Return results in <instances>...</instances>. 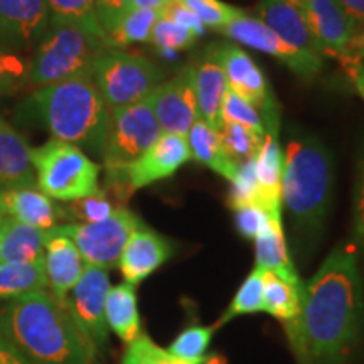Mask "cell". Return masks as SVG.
Returning <instances> with one entry per match:
<instances>
[{"label": "cell", "instance_id": "obj_1", "mask_svg": "<svg viewBox=\"0 0 364 364\" xmlns=\"http://www.w3.org/2000/svg\"><path fill=\"white\" fill-rule=\"evenodd\" d=\"M363 318L358 252L341 245L304 284L299 316L285 329L302 364H341L356 344Z\"/></svg>", "mask_w": 364, "mask_h": 364}, {"label": "cell", "instance_id": "obj_2", "mask_svg": "<svg viewBox=\"0 0 364 364\" xmlns=\"http://www.w3.org/2000/svg\"><path fill=\"white\" fill-rule=\"evenodd\" d=\"M0 331L34 364H91L95 358L65 302L46 290L14 300L0 314Z\"/></svg>", "mask_w": 364, "mask_h": 364}, {"label": "cell", "instance_id": "obj_3", "mask_svg": "<svg viewBox=\"0 0 364 364\" xmlns=\"http://www.w3.org/2000/svg\"><path fill=\"white\" fill-rule=\"evenodd\" d=\"M334 199V161L314 135L295 134L284 150L282 204L299 240L321 236Z\"/></svg>", "mask_w": 364, "mask_h": 364}, {"label": "cell", "instance_id": "obj_4", "mask_svg": "<svg viewBox=\"0 0 364 364\" xmlns=\"http://www.w3.org/2000/svg\"><path fill=\"white\" fill-rule=\"evenodd\" d=\"M31 105L53 139L102 157L110 108L93 76L80 75L39 88Z\"/></svg>", "mask_w": 364, "mask_h": 364}, {"label": "cell", "instance_id": "obj_5", "mask_svg": "<svg viewBox=\"0 0 364 364\" xmlns=\"http://www.w3.org/2000/svg\"><path fill=\"white\" fill-rule=\"evenodd\" d=\"M107 48H110L107 41L80 26L51 19L33 49L31 85L39 90L75 76L91 75L95 61Z\"/></svg>", "mask_w": 364, "mask_h": 364}, {"label": "cell", "instance_id": "obj_6", "mask_svg": "<svg viewBox=\"0 0 364 364\" xmlns=\"http://www.w3.org/2000/svg\"><path fill=\"white\" fill-rule=\"evenodd\" d=\"M31 161L36 186L54 201L73 203L102 189L98 182L102 166L76 145L49 139L31 150Z\"/></svg>", "mask_w": 364, "mask_h": 364}, {"label": "cell", "instance_id": "obj_7", "mask_svg": "<svg viewBox=\"0 0 364 364\" xmlns=\"http://www.w3.org/2000/svg\"><path fill=\"white\" fill-rule=\"evenodd\" d=\"M91 76L110 110L142 102L166 81V71L156 63L117 48L100 54Z\"/></svg>", "mask_w": 364, "mask_h": 364}, {"label": "cell", "instance_id": "obj_8", "mask_svg": "<svg viewBox=\"0 0 364 364\" xmlns=\"http://www.w3.org/2000/svg\"><path fill=\"white\" fill-rule=\"evenodd\" d=\"M161 134L150 97L129 107L110 110L102 152L107 179L120 176Z\"/></svg>", "mask_w": 364, "mask_h": 364}, {"label": "cell", "instance_id": "obj_9", "mask_svg": "<svg viewBox=\"0 0 364 364\" xmlns=\"http://www.w3.org/2000/svg\"><path fill=\"white\" fill-rule=\"evenodd\" d=\"M140 226L142 223L139 218L130 209L122 206L103 221L59 225L51 231L70 238L76 245L86 265L112 270L118 265L130 236Z\"/></svg>", "mask_w": 364, "mask_h": 364}, {"label": "cell", "instance_id": "obj_10", "mask_svg": "<svg viewBox=\"0 0 364 364\" xmlns=\"http://www.w3.org/2000/svg\"><path fill=\"white\" fill-rule=\"evenodd\" d=\"M211 51L225 71L228 90L257 108L268 135L279 136V105L270 91L262 68L238 44H215L211 46Z\"/></svg>", "mask_w": 364, "mask_h": 364}, {"label": "cell", "instance_id": "obj_11", "mask_svg": "<svg viewBox=\"0 0 364 364\" xmlns=\"http://www.w3.org/2000/svg\"><path fill=\"white\" fill-rule=\"evenodd\" d=\"M108 290H110L108 270L86 265L80 282L65 300V306L76 329L95 351L103 348L108 339V326L105 318Z\"/></svg>", "mask_w": 364, "mask_h": 364}, {"label": "cell", "instance_id": "obj_12", "mask_svg": "<svg viewBox=\"0 0 364 364\" xmlns=\"http://www.w3.org/2000/svg\"><path fill=\"white\" fill-rule=\"evenodd\" d=\"M150 102L164 134L188 135L199 120L194 63L182 66L176 76L159 85L150 95Z\"/></svg>", "mask_w": 364, "mask_h": 364}, {"label": "cell", "instance_id": "obj_13", "mask_svg": "<svg viewBox=\"0 0 364 364\" xmlns=\"http://www.w3.org/2000/svg\"><path fill=\"white\" fill-rule=\"evenodd\" d=\"M191 161L188 139L182 135L162 134L145 152L122 171L120 176L107 179V182H124L130 193L169 179Z\"/></svg>", "mask_w": 364, "mask_h": 364}, {"label": "cell", "instance_id": "obj_14", "mask_svg": "<svg viewBox=\"0 0 364 364\" xmlns=\"http://www.w3.org/2000/svg\"><path fill=\"white\" fill-rule=\"evenodd\" d=\"M223 34L236 43L248 46L270 56L277 58L285 66H289L295 75L304 80H314L322 70V58L311 56L295 51L294 48L287 46L270 27H267L260 19L241 14L230 26L223 31Z\"/></svg>", "mask_w": 364, "mask_h": 364}, {"label": "cell", "instance_id": "obj_15", "mask_svg": "<svg viewBox=\"0 0 364 364\" xmlns=\"http://www.w3.org/2000/svg\"><path fill=\"white\" fill-rule=\"evenodd\" d=\"M49 22L48 0H0V48L33 51Z\"/></svg>", "mask_w": 364, "mask_h": 364}, {"label": "cell", "instance_id": "obj_16", "mask_svg": "<svg viewBox=\"0 0 364 364\" xmlns=\"http://www.w3.org/2000/svg\"><path fill=\"white\" fill-rule=\"evenodd\" d=\"M174 255V245L166 236L147 226H140L130 236L118 260L122 277L127 284L139 285L157 272Z\"/></svg>", "mask_w": 364, "mask_h": 364}, {"label": "cell", "instance_id": "obj_17", "mask_svg": "<svg viewBox=\"0 0 364 364\" xmlns=\"http://www.w3.org/2000/svg\"><path fill=\"white\" fill-rule=\"evenodd\" d=\"M309 29L322 56L344 61L351 43V24L336 0H309L304 9Z\"/></svg>", "mask_w": 364, "mask_h": 364}, {"label": "cell", "instance_id": "obj_18", "mask_svg": "<svg viewBox=\"0 0 364 364\" xmlns=\"http://www.w3.org/2000/svg\"><path fill=\"white\" fill-rule=\"evenodd\" d=\"M44 268L49 294L59 302H65L83 275L86 263L81 253L66 236L48 231L46 236Z\"/></svg>", "mask_w": 364, "mask_h": 364}, {"label": "cell", "instance_id": "obj_19", "mask_svg": "<svg viewBox=\"0 0 364 364\" xmlns=\"http://www.w3.org/2000/svg\"><path fill=\"white\" fill-rule=\"evenodd\" d=\"M257 19L275 33L295 51L322 58L321 49L309 29L304 12L289 0H260L257 6Z\"/></svg>", "mask_w": 364, "mask_h": 364}, {"label": "cell", "instance_id": "obj_20", "mask_svg": "<svg viewBox=\"0 0 364 364\" xmlns=\"http://www.w3.org/2000/svg\"><path fill=\"white\" fill-rule=\"evenodd\" d=\"M2 208L6 216L43 231H51L66 216V211L58 208L38 186L4 189Z\"/></svg>", "mask_w": 364, "mask_h": 364}, {"label": "cell", "instance_id": "obj_21", "mask_svg": "<svg viewBox=\"0 0 364 364\" xmlns=\"http://www.w3.org/2000/svg\"><path fill=\"white\" fill-rule=\"evenodd\" d=\"M31 149L19 132L0 115V188L12 189L36 186Z\"/></svg>", "mask_w": 364, "mask_h": 364}, {"label": "cell", "instance_id": "obj_22", "mask_svg": "<svg viewBox=\"0 0 364 364\" xmlns=\"http://www.w3.org/2000/svg\"><path fill=\"white\" fill-rule=\"evenodd\" d=\"M228 91L225 71L216 61L211 49L199 65H196V97H198L199 120L213 127L216 132L221 129L223 102Z\"/></svg>", "mask_w": 364, "mask_h": 364}, {"label": "cell", "instance_id": "obj_23", "mask_svg": "<svg viewBox=\"0 0 364 364\" xmlns=\"http://www.w3.org/2000/svg\"><path fill=\"white\" fill-rule=\"evenodd\" d=\"M257 167L260 206L270 215H282V174H284V152L279 136L265 135L260 150L255 157Z\"/></svg>", "mask_w": 364, "mask_h": 364}, {"label": "cell", "instance_id": "obj_24", "mask_svg": "<svg viewBox=\"0 0 364 364\" xmlns=\"http://www.w3.org/2000/svg\"><path fill=\"white\" fill-rule=\"evenodd\" d=\"M255 267L277 273L285 280L302 282L287 247L282 215L272 216L267 230L255 240Z\"/></svg>", "mask_w": 364, "mask_h": 364}, {"label": "cell", "instance_id": "obj_25", "mask_svg": "<svg viewBox=\"0 0 364 364\" xmlns=\"http://www.w3.org/2000/svg\"><path fill=\"white\" fill-rule=\"evenodd\" d=\"M105 318L108 329L125 344L135 343L142 336L139 302H136L135 287L130 284H118L110 287L105 302Z\"/></svg>", "mask_w": 364, "mask_h": 364}, {"label": "cell", "instance_id": "obj_26", "mask_svg": "<svg viewBox=\"0 0 364 364\" xmlns=\"http://www.w3.org/2000/svg\"><path fill=\"white\" fill-rule=\"evenodd\" d=\"M186 139H188L193 161L209 167L213 172H216L230 182L235 181L240 166L228 156L221 144L220 134L213 127L204 124L203 120H198L191 127Z\"/></svg>", "mask_w": 364, "mask_h": 364}, {"label": "cell", "instance_id": "obj_27", "mask_svg": "<svg viewBox=\"0 0 364 364\" xmlns=\"http://www.w3.org/2000/svg\"><path fill=\"white\" fill-rule=\"evenodd\" d=\"M46 236H48V231L22 225V223L6 216L0 262L34 263L44 260Z\"/></svg>", "mask_w": 364, "mask_h": 364}, {"label": "cell", "instance_id": "obj_28", "mask_svg": "<svg viewBox=\"0 0 364 364\" xmlns=\"http://www.w3.org/2000/svg\"><path fill=\"white\" fill-rule=\"evenodd\" d=\"M302 292V282L285 280L277 273L263 270V312L284 324H289L299 316Z\"/></svg>", "mask_w": 364, "mask_h": 364}, {"label": "cell", "instance_id": "obj_29", "mask_svg": "<svg viewBox=\"0 0 364 364\" xmlns=\"http://www.w3.org/2000/svg\"><path fill=\"white\" fill-rule=\"evenodd\" d=\"M41 290H48L44 260L0 262V300H16Z\"/></svg>", "mask_w": 364, "mask_h": 364}, {"label": "cell", "instance_id": "obj_30", "mask_svg": "<svg viewBox=\"0 0 364 364\" xmlns=\"http://www.w3.org/2000/svg\"><path fill=\"white\" fill-rule=\"evenodd\" d=\"M161 19V12L150 9H132L110 34H107L110 48L124 49L130 44L150 43L154 27Z\"/></svg>", "mask_w": 364, "mask_h": 364}, {"label": "cell", "instance_id": "obj_31", "mask_svg": "<svg viewBox=\"0 0 364 364\" xmlns=\"http://www.w3.org/2000/svg\"><path fill=\"white\" fill-rule=\"evenodd\" d=\"M48 7L51 19L80 26L81 29L108 43L107 34L98 22L97 0H48Z\"/></svg>", "mask_w": 364, "mask_h": 364}, {"label": "cell", "instance_id": "obj_32", "mask_svg": "<svg viewBox=\"0 0 364 364\" xmlns=\"http://www.w3.org/2000/svg\"><path fill=\"white\" fill-rule=\"evenodd\" d=\"M257 312H263V270L255 267L252 273L241 284L235 299L231 300V304L228 306L215 327L226 324V322L233 321V318L240 316Z\"/></svg>", "mask_w": 364, "mask_h": 364}, {"label": "cell", "instance_id": "obj_33", "mask_svg": "<svg viewBox=\"0 0 364 364\" xmlns=\"http://www.w3.org/2000/svg\"><path fill=\"white\" fill-rule=\"evenodd\" d=\"M218 134H220L226 154L238 166L257 157L258 150L265 140V135H258L238 124H230V122H223Z\"/></svg>", "mask_w": 364, "mask_h": 364}, {"label": "cell", "instance_id": "obj_34", "mask_svg": "<svg viewBox=\"0 0 364 364\" xmlns=\"http://www.w3.org/2000/svg\"><path fill=\"white\" fill-rule=\"evenodd\" d=\"M215 326H191L184 329L174 339L169 348L166 349L167 353L177 359L188 363H196L208 354L209 344H211L213 334H215Z\"/></svg>", "mask_w": 364, "mask_h": 364}, {"label": "cell", "instance_id": "obj_35", "mask_svg": "<svg viewBox=\"0 0 364 364\" xmlns=\"http://www.w3.org/2000/svg\"><path fill=\"white\" fill-rule=\"evenodd\" d=\"M31 59L22 53L0 48V98L31 85Z\"/></svg>", "mask_w": 364, "mask_h": 364}, {"label": "cell", "instance_id": "obj_36", "mask_svg": "<svg viewBox=\"0 0 364 364\" xmlns=\"http://www.w3.org/2000/svg\"><path fill=\"white\" fill-rule=\"evenodd\" d=\"M198 39L199 36L194 31L186 29V27L176 24V22L161 17L157 21L156 27H154L152 36H150V44L159 53L169 54L186 51V49L193 48Z\"/></svg>", "mask_w": 364, "mask_h": 364}, {"label": "cell", "instance_id": "obj_37", "mask_svg": "<svg viewBox=\"0 0 364 364\" xmlns=\"http://www.w3.org/2000/svg\"><path fill=\"white\" fill-rule=\"evenodd\" d=\"M181 2L199 17L204 27L221 33L243 14L240 7L230 6L223 0H181Z\"/></svg>", "mask_w": 364, "mask_h": 364}, {"label": "cell", "instance_id": "obj_38", "mask_svg": "<svg viewBox=\"0 0 364 364\" xmlns=\"http://www.w3.org/2000/svg\"><path fill=\"white\" fill-rule=\"evenodd\" d=\"M228 206L231 211L245 206H260V191H258L257 167L255 159L241 164L238 174L231 182V191L228 196Z\"/></svg>", "mask_w": 364, "mask_h": 364}, {"label": "cell", "instance_id": "obj_39", "mask_svg": "<svg viewBox=\"0 0 364 364\" xmlns=\"http://www.w3.org/2000/svg\"><path fill=\"white\" fill-rule=\"evenodd\" d=\"M221 118L223 122L238 124L258 135H267L265 125H263V120L257 108L252 107L248 102H245L243 98H240L231 90L226 91L225 102H223Z\"/></svg>", "mask_w": 364, "mask_h": 364}, {"label": "cell", "instance_id": "obj_40", "mask_svg": "<svg viewBox=\"0 0 364 364\" xmlns=\"http://www.w3.org/2000/svg\"><path fill=\"white\" fill-rule=\"evenodd\" d=\"M115 209L110 194L105 189H100L98 193L70 203L66 213L80 223H98L110 218Z\"/></svg>", "mask_w": 364, "mask_h": 364}, {"label": "cell", "instance_id": "obj_41", "mask_svg": "<svg viewBox=\"0 0 364 364\" xmlns=\"http://www.w3.org/2000/svg\"><path fill=\"white\" fill-rule=\"evenodd\" d=\"M235 213V226L236 231L243 236L245 240L255 241L260 236L263 231L267 230L270 218L275 215H270L267 209L262 206H245L236 209Z\"/></svg>", "mask_w": 364, "mask_h": 364}, {"label": "cell", "instance_id": "obj_42", "mask_svg": "<svg viewBox=\"0 0 364 364\" xmlns=\"http://www.w3.org/2000/svg\"><path fill=\"white\" fill-rule=\"evenodd\" d=\"M132 11V0H97L98 22L105 34H110Z\"/></svg>", "mask_w": 364, "mask_h": 364}, {"label": "cell", "instance_id": "obj_43", "mask_svg": "<svg viewBox=\"0 0 364 364\" xmlns=\"http://www.w3.org/2000/svg\"><path fill=\"white\" fill-rule=\"evenodd\" d=\"M161 17L176 22V24L186 27V29L194 31L199 38H201V36L204 34V29H206V27L203 26V22L199 21V17L196 16L193 11H189V9L181 2V0H172L169 6H167L161 12Z\"/></svg>", "mask_w": 364, "mask_h": 364}, {"label": "cell", "instance_id": "obj_44", "mask_svg": "<svg viewBox=\"0 0 364 364\" xmlns=\"http://www.w3.org/2000/svg\"><path fill=\"white\" fill-rule=\"evenodd\" d=\"M354 236L364 260V157L359 162L356 193H354Z\"/></svg>", "mask_w": 364, "mask_h": 364}, {"label": "cell", "instance_id": "obj_45", "mask_svg": "<svg viewBox=\"0 0 364 364\" xmlns=\"http://www.w3.org/2000/svg\"><path fill=\"white\" fill-rule=\"evenodd\" d=\"M150 344H152V341L147 336H140L135 343L129 344L122 364H157L152 353H150Z\"/></svg>", "mask_w": 364, "mask_h": 364}, {"label": "cell", "instance_id": "obj_46", "mask_svg": "<svg viewBox=\"0 0 364 364\" xmlns=\"http://www.w3.org/2000/svg\"><path fill=\"white\" fill-rule=\"evenodd\" d=\"M150 353H152L154 359H156L157 364H228L226 358L221 356V354H206V356L199 359L196 363H188L182 361V359H177L166 351V349L159 348L156 343L150 344Z\"/></svg>", "mask_w": 364, "mask_h": 364}, {"label": "cell", "instance_id": "obj_47", "mask_svg": "<svg viewBox=\"0 0 364 364\" xmlns=\"http://www.w3.org/2000/svg\"><path fill=\"white\" fill-rule=\"evenodd\" d=\"M0 364H34L14 346L0 331Z\"/></svg>", "mask_w": 364, "mask_h": 364}, {"label": "cell", "instance_id": "obj_48", "mask_svg": "<svg viewBox=\"0 0 364 364\" xmlns=\"http://www.w3.org/2000/svg\"><path fill=\"white\" fill-rule=\"evenodd\" d=\"M172 0H132V9H150V11L162 12Z\"/></svg>", "mask_w": 364, "mask_h": 364}, {"label": "cell", "instance_id": "obj_49", "mask_svg": "<svg viewBox=\"0 0 364 364\" xmlns=\"http://www.w3.org/2000/svg\"><path fill=\"white\" fill-rule=\"evenodd\" d=\"M353 80H354V85H356L358 93L361 95L363 100H364V66L356 73V75L353 76Z\"/></svg>", "mask_w": 364, "mask_h": 364}, {"label": "cell", "instance_id": "obj_50", "mask_svg": "<svg viewBox=\"0 0 364 364\" xmlns=\"http://www.w3.org/2000/svg\"><path fill=\"white\" fill-rule=\"evenodd\" d=\"M290 4H292L294 7H297L300 12H304V9L307 7V4H309V0H289Z\"/></svg>", "mask_w": 364, "mask_h": 364}, {"label": "cell", "instance_id": "obj_51", "mask_svg": "<svg viewBox=\"0 0 364 364\" xmlns=\"http://www.w3.org/2000/svg\"><path fill=\"white\" fill-rule=\"evenodd\" d=\"M4 231H6V218H4L2 223H0V248H2V238H4Z\"/></svg>", "mask_w": 364, "mask_h": 364}, {"label": "cell", "instance_id": "obj_52", "mask_svg": "<svg viewBox=\"0 0 364 364\" xmlns=\"http://www.w3.org/2000/svg\"><path fill=\"white\" fill-rule=\"evenodd\" d=\"M2 188H0V223H2L4 218H6V215H4V208H2Z\"/></svg>", "mask_w": 364, "mask_h": 364}]
</instances>
